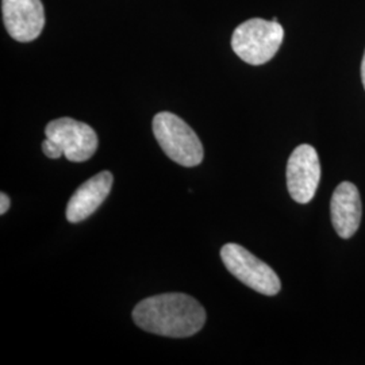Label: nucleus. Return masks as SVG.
I'll return each mask as SVG.
<instances>
[{
  "label": "nucleus",
  "mask_w": 365,
  "mask_h": 365,
  "mask_svg": "<svg viewBox=\"0 0 365 365\" xmlns=\"http://www.w3.org/2000/svg\"><path fill=\"white\" fill-rule=\"evenodd\" d=\"M135 325L157 336L184 339L194 336L206 322L203 306L185 294H161L140 302L133 310Z\"/></svg>",
  "instance_id": "1"
},
{
  "label": "nucleus",
  "mask_w": 365,
  "mask_h": 365,
  "mask_svg": "<svg viewBox=\"0 0 365 365\" xmlns=\"http://www.w3.org/2000/svg\"><path fill=\"white\" fill-rule=\"evenodd\" d=\"M283 38L284 30L279 22L255 18L235 29L232 48L242 61L262 66L277 53Z\"/></svg>",
  "instance_id": "2"
},
{
  "label": "nucleus",
  "mask_w": 365,
  "mask_h": 365,
  "mask_svg": "<svg viewBox=\"0 0 365 365\" xmlns=\"http://www.w3.org/2000/svg\"><path fill=\"white\" fill-rule=\"evenodd\" d=\"M153 134L157 143L172 161L182 167H196L203 161V146L182 118L163 111L153 118Z\"/></svg>",
  "instance_id": "3"
},
{
  "label": "nucleus",
  "mask_w": 365,
  "mask_h": 365,
  "mask_svg": "<svg viewBox=\"0 0 365 365\" xmlns=\"http://www.w3.org/2000/svg\"><path fill=\"white\" fill-rule=\"evenodd\" d=\"M221 259L230 274L256 292L274 297L280 291L282 283L274 269L244 247L226 244L221 249Z\"/></svg>",
  "instance_id": "4"
},
{
  "label": "nucleus",
  "mask_w": 365,
  "mask_h": 365,
  "mask_svg": "<svg viewBox=\"0 0 365 365\" xmlns=\"http://www.w3.org/2000/svg\"><path fill=\"white\" fill-rule=\"evenodd\" d=\"M45 135L57 145L66 160L84 163L98 149V135L91 126L72 118H58L48 123Z\"/></svg>",
  "instance_id": "5"
},
{
  "label": "nucleus",
  "mask_w": 365,
  "mask_h": 365,
  "mask_svg": "<svg viewBox=\"0 0 365 365\" xmlns=\"http://www.w3.org/2000/svg\"><path fill=\"white\" fill-rule=\"evenodd\" d=\"M321 180V164L312 145H299L287 163V187L291 197L298 203L313 200Z\"/></svg>",
  "instance_id": "6"
},
{
  "label": "nucleus",
  "mask_w": 365,
  "mask_h": 365,
  "mask_svg": "<svg viewBox=\"0 0 365 365\" xmlns=\"http://www.w3.org/2000/svg\"><path fill=\"white\" fill-rule=\"evenodd\" d=\"M1 13L7 33L19 42L34 41L45 25L41 0H1Z\"/></svg>",
  "instance_id": "7"
},
{
  "label": "nucleus",
  "mask_w": 365,
  "mask_h": 365,
  "mask_svg": "<svg viewBox=\"0 0 365 365\" xmlns=\"http://www.w3.org/2000/svg\"><path fill=\"white\" fill-rule=\"evenodd\" d=\"M330 214L333 226L341 238L348 240L359 230L363 206L360 192L354 184H339L330 202Z\"/></svg>",
  "instance_id": "8"
},
{
  "label": "nucleus",
  "mask_w": 365,
  "mask_h": 365,
  "mask_svg": "<svg viewBox=\"0 0 365 365\" xmlns=\"http://www.w3.org/2000/svg\"><path fill=\"white\" fill-rule=\"evenodd\" d=\"M114 178L110 172H101L81 184L71 196L66 206V220L72 223L87 220L110 194Z\"/></svg>",
  "instance_id": "9"
},
{
  "label": "nucleus",
  "mask_w": 365,
  "mask_h": 365,
  "mask_svg": "<svg viewBox=\"0 0 365 365\" xmlns=\"http://www.w3.org/2000/svg\"><path fill=\"white\" fill-rule=\"evenodd\" d=\"M42 150H43V153L49 157V158H60V157L64 156L63 150H61L57 145L54 144L53 141H51L49 138H46V140L42 143Z\"/></svg>",
  "instance_id": "10"
},
{
  "label": "nucleus",
  "mask_w": 365,
  "mask_h": 365,
  "mask_svg": "<svg viewBox=\"0 0 365 365\" xmlns=\"http://www.w3.org/2000/svg\"><path fill=\"white\" fill-rule=\"evenodd\" d=\"M10 209V197L6 195L4 192L0 194V214L4 215Z\"/></svg>",
  "instance_id": "11"
},
{
  "label": "nucleus",
  "mask_w": 365,
  "mask_h": 365,
  "mask_svg": "<svg viewBox=\"0 0 365 365\" xmlns=\"http://www.w3.org/2000/svg\"><path fill=\"white\" fill-rule=\"evenodd\" d=\"M361 80H363V86L365 88V53L363 57V63H361Z\"/></svg>",
  "instance_id": "12"
}]
</instances>
